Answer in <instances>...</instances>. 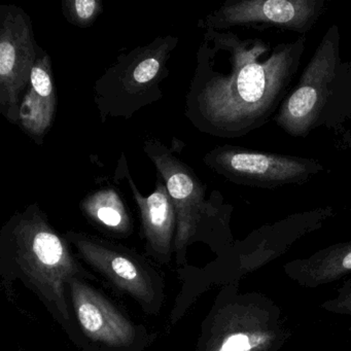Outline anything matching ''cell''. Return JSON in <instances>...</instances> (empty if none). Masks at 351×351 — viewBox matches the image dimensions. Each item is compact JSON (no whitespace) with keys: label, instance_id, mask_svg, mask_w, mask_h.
Returning a JSON list of instances; mask_svg holds the SVG:
<instances>
[{"label":"cell","instance_id":"cell-1","mask_svg":"<svg viewBox=\"0 0 351 351\" xmlns=\"http://www.w3.org/2000/svg\"><path fill=\"white\" fill-rule=\"evenodd\" d=\"M304 38L271 50L258 40L205 29L186 96V119L219 137L246 134L266 122L295 75Z\"/></svg>","mask_w":351,"mask_h":351},{"label":"cell","instance_id":"cell-2","mask_svg":"<svg viewBox=\"0 0 351 351\" xmlns=\"http://www.w3.org/2000/svg\"><path fill=\"white\" fill-rule=\"evenodd\" d=\"M71 247L38 203L14 213L0 231V280L8 299L13 300L14 281H21L75 343L67 281L97 278L82 266Z\"/></svg>","mask_w":351,"mask_h":351},{"label":"cell","instance_id":"cell-3","mask_svg":"<svg viewBox=\"0 0 351 351\" xmlns=\"http://www.w3.org/2000/svg\"><path fill=\"white\" fill-rule=\"evenodd\" d=\"M180 38L158 36L149 44L122 53L94 85V104L102 124L108 119L132 118L163 98L161 84L169 75L168 61Z\"/></svg>","mask_w":351,"mask_h":351},{"label":"cell","instance_id":"cell-4","mask_svg":"<svg viewBox=\"0 0 351 351\" xmlns=\"http://www.w3.org/2000/svg\"><path fill=\"white\" fill-rule=\"evenodd\" d=\"M86 264L97 271L114 289L132 298L149 315H158L165 303L161 273L134 250L84 232L64 234Z\"/></svg>","mask_w":351,"mask_h":351},{"label":"cell","instance_id":"cell-5","mask_svg":"<svg viewBox=\"0 0 351 351\" xmlns=\"http://www.w3.org/2000/svg\"><path fill=\"white\" fill-rule=\"evenodd\" d=\"M69 305L75 326V345L83 351H143L153 336L131 319L89 280L67 281Z\"/></svg>","mask_w":351,"mask_h":351},{"label":"cell","instance_id":"cell-6","mask_svg":"<svg viewBox=\"0 0 351 351\" xmlns=\"http://www.w3.org/2000/svg\"><path fill=\"white\" fill-rule=\"evenodd\" d=\"M143 151L163 178L178 219L174 258L178 268L186 267L188 248L200 239L203 219L208 215L205 186L194 170L158 139L147 138Z\"/></svg>","mask_w":351,"mask_h":351},{"label":"cell","instance_id":"cell-7","mask_svg":"<svg viewBox=\"0 0 351 351\" xmlns=\"http://www.w3.org/2000/svg\"><path fill=\"white\" fill-rule=\"evenodd\" d=\"M40 49L30 16L17 5H0V114L16 126Z\"/></svg>","mask_w":351,"mask_h":351},{"label":"cell","instance_id":"cell-8","mask_svg":"<svg viewBox=\"0 0 351 351\" xmlns=\"http://www.w3.org/2000/svg\"><path fill=\"white\" fill-rule=\"evenodd\" d=\"M203 161L232 182L260 186L301 182L316 171V164L307 160L230 145L215 147L204 156Z\"/></svg>","mask_w":351,"mask_h":351},{"label":"cell","instance_id":"cell-9","mask_svg":"<svg viewBox=\"0 0 351 351\" xmlns=\"http://www.w3.org/2000/svg\"><path fill=\"white\" fill-rule=\"evenodd\" d=\"M324 10L320 0H230L199 21L203 29L233 26H274L293 32L309 30Z\"/></svg>","mask_w":351,"mask_h":351},{"label":"cell","instance_id":"cell-10","mask_svg":"<svg viewBox=\"0 0 351 351\" xmlns=\"http://www.w3.org/2000/svg\"><path fill=\"white\" fill-rule=\"evenodd\" d=\"M335 44L332 40L324 38L306 67L299 86L283 102L276 122L289 134L305 135L317 120L334 79L337 60Z\"/></svg>","mask_w":351,"mask_h":351},{"label":"cell","instance_id":"cell-11","mask_svg":"<svg viewBox=\"0 0 351 351\" xmlns=\"http://www.w3.org/2000/svg\"><path fill=\"white\" fill-rule=\"evenodd\" d=\"M117 173L126 178L131 194L136 203L141 215L147 254L160 264H169L174 254L178 219L163 178L159 176L154 192L149 196H143L131 178L124 155L119 161Z\"/></svg>","mask_w":351,"mask_h":351},{"label":"cell","instance_id":"cell-12","mask_svg":"<svg viewBox=\"0 0 351 351\" xmlns=\"http://www.w3.org/2000/svg\"><path fill=\"white\" fill-rule=\"evenodd\" d=\"M57 104L52 59L44 49H40L29 85L20 102L17 124L36 145L44 143L45 137L52 128Z\"/></svg>","mask_w":351,"mask_h":351},{"label":"cell","instance_id":"cell-13","mask_svg":"<svg viewBox=\"0 0 351 351\" xmlns=\"http://www.w3.org/2000/svg\"><path fill=\"white\" fill-rule=\"evenodd\" d=\"M80 209L92 225L112 237L127 238L133 233L132 217L117 189L104 186L89 193Z\"/></svg>","mask_w":351,"mask_h":351},{"label":"cell","instance_id":"cell-14","mask_svg":"<svg viewBox=\"0 0 351 351\" xmlns=\"http://www.w3.org/2000/svg\"><path fill=\"white\" fill-rule=\"evenodd\" d=\"M104 5L100 0H63L62 13L71 25L89 28L101 15Z\"/></svg>","mask_w":351,"mask_h":351},{"label":"cell","instance_id":"cell-15","mask_svg":"<svg viewBox=\"0 0 351 351\" xmlns=\"http://www.w3.org/2000/svg\"><path fill=\"white\" fill-rule=\"evenodd\" d=\"M342 265L345 269H351V252L343 258Z\"/></svg>","mask_w":351,"mask_h":351}]
</instances>
